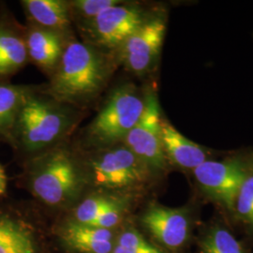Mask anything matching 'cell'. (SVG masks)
I'll list each match as a JSON object with an SVG mask.
<instances>
[{"label": "cell", "mask_w": 253, "mask_h": 253, "mask_svg": "<svg viewBox=\"0 0 253 253\" xmlns=\"http://www.w3.org/2000/svg\"><path fill=\"white\" fill-rule=\"evenodd\" d=\"M0 253H43L35 227L16 208L0 206Z\"/></svg>", "instance_id": "cell-12"}, {"label": "cell", "mask_w": 253, "mask_h": 253, "mask_svg": "<svg viewBox=\"0 0 253 253\" xmlns=\"http://www.w3.org/2000/svg\"><path fill=\"white\" fill-rule=\"evenodd\" d=\"M62 239L71 249L81 253H112L111 230L82 224L72 220L62 230Z\"/></svg>", "instance_id": "cell-16"}, {"label": "cell", "mask_w": 253, "mask_h": 253, "mask_svg": "<svg viewBox=\"0 0 253 253\" xmlns=\"http://www.w3.org/2000/svg\"><path fill=\"white\" fill-rule=\"evenodd\" d=\"M120 0H73L69 1L73 22L78 27L96 18L103 10L119 4Z\"/></svg>", "instance_id": "cell-20"}, {"label": "cell", "mask_w": 253, "mask_h": 253, "mask_svg": "<svg viewBox=\"0 0 253 253\" xmlns=\"http://www.w3.org/2000/svg\"><path fill=\"white\" fill-rule=\"evenodd\" d=\"M34 88L0 82V139L9 143L19 111Z\"/></svg>", "instance_id": "cell-17"}, {"label": "cell", "mask_w": 253, "mask_h": 253, "mask_svg": "<svg viewBox=\"0 0 253 253\" xmlns=\"http://www.w3.org/2000/svg\"><path fill=\"white\" fill-rule=\"evenodd\" d=\"M118 64L117 54L72 39L45 92L59 102L84 108L106 88Z\"/></svg>", "instance_id": "cell-1"}, {"label": "cell", "mask_w": 253, "mask_h": 253, "mask_svg": "<svg viewBox=\"0 0 253 253\" xmlns=\"http://www.w3.org/2000/svg\"><path fill=\"white\" fill-rule=\"evenodd\" d=\"M29 61L25 27L9 10H0V82L20 72Z\"/></svg>", "instance_id": "cell-11"}, {"label": "cell", "mask_w": 253, "mask_h": 253, "mask_svg": "<svg viewBox=\"0 0 253 253\" xmlns=\"http://www.w3.org/2000/svg\"><path fill=\"white\" fill-rule=\"evenodd\" d=\"M112 253H165L160 248L149 243L133 228H128L118 235Z\"/></svg>", "instance_id": "cell-22"}, {"label": "cell", "mask_w": 253, "mask_h": 253, "mask_svg": "<svg viewBox=\"0 0 253 253\" xmlns=\"http://www.w3.org/2000/svg\"><path fill=\"white\" fill-rule=\"evenodd\" d=\"M21 5L28 18V23L72 39L73 20L69 1L23 0Z\"/></svg>", "instance_id": "cell-15"}, {"label": "cell", "mask_w": 253, "mask_h": 253, "mask_svg": "<svg viewBox=\"0 0 253 253\" xmlns=\"http://www.w3.org/2000/svg\"><path fill=\"white\" fill-rule=\"evenodd\" d=\"M163 120L157 94L153 90L146 91L144 113L123 142L152 175L163 173L168 167L163 151Z\"/></svg>", "instance_id": "cell-7"}, {"label": "cell", "mask_w": 253, "mask_h": 253, "mask_svg": "<svg viewBox=\"0 0 253 253\" xmlns=\"http://www.w3.org/2000/svg\"><path fill=\"white\" fill-rule=\"evenodd\" d=\"M251 163L240 157L223 161L208 160L194 169L193 173L207 196L234 212L237 193L248 175Z\"/></svg>", "instance_id": "cell-9"}, {"label": "cell", "mask_w": 253, "mask_h": 253, "mask_svg": "<svg viewBox=\"0 0 253 253\" xmlns=\"http://www.w3.org/2000/svg\"><path fill=\"white\" fill-rule=\"evenodd\" d=\"M236 217L253 231V162L235 199L234 212Z\"/></svg>", "instance_id": "cell-21"}, {"label": "cell", "mask_w": 253, "mask_h": 253, "mask_svg": "<svg viewBox=\"0 0 253 253\" xmlns=\"http://www.w3.org/2000/svg\"><path fill=\"white\" fill-rule=\"evenodd\" d=\"M86 185L99 191L131 195L152 175L123 143L78 155Z\"/></svg>", "instance_id": "cell-4"}, {"label": "cell", "mask_w": 253, "mask_h": 253, "mask_svg": "<svg viewBox=\"0 0 253 253\" xmlns=\"http://www.w3.org/2000/svg\"><path fill=\"white\" fill-rule=\"evenodd\" d=\"M7 190V175L3 166L0 164V196L4 195Z\"/></svg>", "instance_id": "cell-24"}, {"label": "cell", "mask_w": 253, "mask_h": 253, "mask_svg": "<svg viewBox=\"0 0 253 253\" xmlns=\"http://www.w3.org/2000/svg\"><path fill=\"white\" fill-rule=\"evenodd\" d=\"M163 151L168 163L184 170H194L208 161L209 152L180 133L170 122L163 120Z\"/></svg>", "instance_id": "cell-14"}, {"label": "cell", "mask_w": 253, "mask_h": 253, "mask_svg": "<svg viewBox=\"0 0 253 253\" xmlns=\"http://www.w3.org/2000/svg\"><path fill=\"white\" fill-rule=\"evenodd\" d=\"M79 109L59 102L35 87L19 111L9 144L29 160L65 143L80 122Z\"/></svg>", "instance_id": "cell-2"}, {"label": "cell", "mask_w": 253, "mask_h": 253, "mask_svg": "<svg viewBox=\"0 0 253 253\" xmlns=\"http://www.w3.org/2000/svg\"><path fill=\"white\" fill-rule=\"evenodd\" d=\"M150 16L137 4L120 2L103 10L96 18L80 27L84 42L117 54Z\"/></svg>", "instance_id": "cell-6"}, {"label": "cell", "mask_w": 253, "mask_h": 253, "mask_svg": "<svg viewBox=\"0 0 253 253\" xmlns=\"http://www.w3.org/2000/svg\"><path fill=\"white\" fill-rule=\"evenodd\" d=\"M24 186L51 208L75 203L86 186L78 154L65 143L26 161Z\"/></svg>", "instance_id": "cell-3"}, {"label": "cell", "mask_w": 253, "mask_h": 253, "mask_svg": "<svg viewBox=\"0 0 253 253\" xmlns=\"http://www.w3.org/2000/svg\"><path fill=\"white\" fill-rule=\"evenodd\" d=\"M29 61L51 76L61 59L65 47L72 39L28 23L25 27Z\"/></svg>", "instance_id": "cell-13"}, {"label": "cell", "mask_w": 253, "mask_h": 253, "mask_svg": "<svg viewBox=\"0 0 253 253\" xmlns=\"http://www.w3.org/2000/svg\"><path fill=\"white\" fill-rule=\"evenodd\" d=\"M141 222L159 243L171 250L179 249L190 237V214L188 208H168L151 203L143 213Z\"/></svg>", "instance_id": "cell-10"}, {"label": "cell", "mask_w": 253, "mask_h": 253, "mask_svg": "<svg viewBox=\"0 0 253 253\" xmlns=\"http://www.w3.org/2000/svg\"><path fill=\"white\" fill-rule=\"evenodd\" d=\"M130 200L131 195L98 191L84 198L76 206L73 211V220L89 225L110 209L129 206Z\"/></svg>", "instance_id": "cell-18"}, {"label": "cell", "mask_w": 253, "mask_h": 253, "mask_svg": "<svg viewBox=\"0 0 253 253\" xmlns=\"http://www.w3.org/2000/svg\"><path fill=\"white\" fill-rule=\"evenodd\" d=\"M145 92L131 83L114 88L97 116L84 130L86 150L106 148L124 142L142 117Z\"/></svg>", "instance_id": "cell-5"}, {"label": "cell", "mask_w": 253, "mask_h": 253, "mask_svg": "<svg viewBox=\"0 0 253 253\" xmlns=\"http://www.w3.org/2000/svg\"><path fill=\"white\" fill-rule=\"evenodd\" d=\"M167 21L163 13L150 14L143 26L119 48L118 62L136 76H145L155 69L163 49Z\"/></svg>", "instance_id": "cell-8"}, {"label": "cell", "mask_w": 253, "mask_h": 253, "mask_svg": "<svg viewBox=\"0 0 253 253\" xmlns=\"http://www.w3.org/2000/svg\"><path fill=\"white\" fill-rule=\"evenodd\" d=\"M200 253H246L242 244L220 225L210 227L200 241Z\"/></svg>", "instance_id": "cell-19"}, {"label": "cell", "mask_w": 253, "mask_h": 253, "mask_svg": "<svg viewBox=\"0 0 253 253\" xmlns=\"http://www.w3.org/2000/svg\"><path fill=\"white\" fill-rule=\"evenodd\" d=\"M128 207L129 206H125V207H119V208L110 209L97 217L89 225L101 228V229L112 230L113 228L118 226V224L121 222Z\"/></svg>", "instance_id": "cell-23"}]
</instances>
